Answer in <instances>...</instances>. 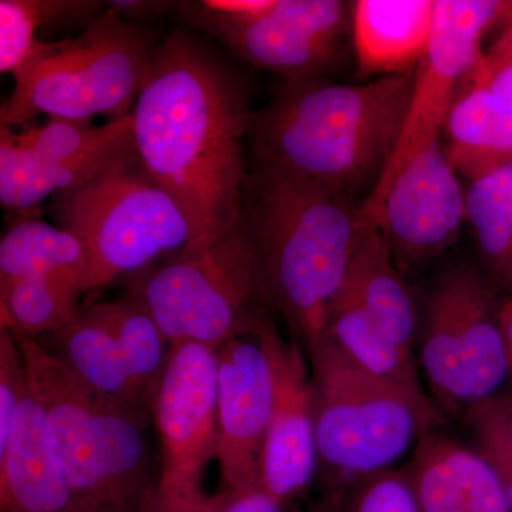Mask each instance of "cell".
<instances>
[{
	"label": "cell",
	"instance_id": "6da1fadb",
	"mask_svg": "<svg viewBox=\"0 0 512 512\" xmlns=\"http://www.w3.org/2000/svg\"><path fill=\"white\" fill-rule=\"evenodd\" d=\"M252 111L244 87L185 33L156 47L131 110L133 141L151 177L177 201L198 251L244 214Z\"/></svg>",
	"mask_w": 512,
	"mask_h": 512
},
{
	"label": "cell",
	"instance_id": "7a4b0ae2",
	"mask_svg": "<svg viewBox=\"0 0 512 512\" xmlns=\"http://www.w3.org/2000/svg\"><path fill=\"white\" fill-rule=\"evenodd\" d=\"M414 77L409 70L357 86L288 80L268 106L251 113V156L350 200L372 194L402 136Z\"/></svg>",
	"mask_w": 512,
	"mask_h": 512
},
{
	"label": "cell",
	"instance_id": "3957f363",
	"mask_svg": "<svg viewBox=\"0 0 512 512\" xmlns=\"http://www.w3.org/2000/svg\"><path fill=\"white\" fill-rule=\"evenodd\" d=\"M244 214L259 245L275 308L293 339L323 335L362 238L359 208L345 195L262 158H249Z\"/></svg>",
	"mask_w": 512,
	"mask_h": 512
},
{
	"label": "cell",
	"instance_id": "277c9868",
	"mask_svg": "<svg viewBox=\"0 0 512 512\" xmlns=\"http://www.w3.org/2000/svg\"><path fill=\"white\" fill-rule=\"evenodd\" d=\"M79 512H137L150 488L148 410L104 399L37 339L15 335Z\"/></svg>",
	"mask_w": 512,
	"mask_h": 512
},
{
	"label": "cell",
	"instance_id": "5b68a950",
	"mask_svg": "<svg viewBox=\"0 0 512 512\" xmlns=\"http://www.w3.org/2000/svg\"><path fill=\"white\" fill-rule=\"evenodd\" d=\"M47 210L57 227L82 242L84 293L121 276L143 275L191 245L184 211L148 173L134 143L83 183L55 195Z\"/></svg>",
	"mask_w": 512,
	"mask_h": 512
},
{
	"label": "cell",
	"instance_id": "8992f818",
	"mask_svg": "<svg viewBox=\"0 0 512 512\" xmlns=\"http://www.w3.org/2000/svg\"><path fill=\"white\" fill-rule=\"evenodd\" d=\"M138 299L171 346L218 349L255 336L272 319L274 296L258 242L247 220L198 251L183 252L134 282Z\"/></svg>",
	"mask_w": 512,
	"mask_h": 512
},
{
	"label": "cell",
	"instance_id": "52a82bcc",
	"mask_svg": "<svg viewBox=\"0 0 512 512\" xmlns=\"http://www.w3.org/2000/svg\"><path fill=\"white\" fill-rule=\"evenodd\" d=\"M156 49L141 30L107 9L82 35L40 42L13 74L15 87L0 109V126H29L36 117L110 120L127 116L143 90Z\"/></svg>",
	"mask_w": 512,
	"mask_h": 512
},
{
	"label": "cell",
	"instance_id": "ba28073f",
	"mask_svg": "<svg viewBox=\"0 0 512 512\" xmlns=\"http://www.w3.org/2000/svg\"><path fill=\"white\" fill-rule=\"evenodd\" d=\"M308 352L318 457L345 484L392 468L443 420L360 370L325 335Z\"/></svg>",
	"mask_w": 512,
	"mask_h": 512
},
{
	"label": "cell",
	"instance_id": "9c48e42d",
	"mask_svg": "<svg viewBox=\"0 0 512 512\" xmlns=\"http://www.w3.org/2000/svg\"><path fill=\"white\" fill-rule=\"evenodd\" d=\"M497 293L476 266L447 269L431 292L420 339V366L450 410L495 396L508 377Z\"/></svg>",
	"mask_w": 512,
	"mask_h": 512
},
{
	"label": "cell",
	"instance_id": "30bf717a",
	"mask_svg": "<svg viewBox=\"0 0 512 512\" xmlns=\"http://www.w3.org/2000/svg\"><path fill=\"white\" fill-rule=\"evenodd\" d=\"M500 0H437L429 49L416 67V77L402 136L375 190L360 204V231L380 225L383 202L410 164L439 141L458 89L481 53L487 30L503 18Z\"/></svg>",
	"mask_w": 512,
	"mask_h": 512
},
{
	"label": "cell",
	"instance_id": "8fae6325",
	"mask_svg": "<svg viewBox=\"0 0 512 512\" xmlns=\"http://www.w3.org/2000/svg\"><path fill=\"white\" fill-rule=\"evenodd\" d=\"M160 436L161 474L168 493L195 497L218 450L217 349L200 343L171 346L163 375L148 396Z\"/></svg>",
	"mask_w": 512,
	"mask_h": 512
},
{
	"label": "cell",
	"instance_id": "7c38bea8",
	"mask_svg": "<svg viewBox=\"0 0 512 512\" xmlns=\"http://www.w3.org/2000/svg\"><path fill=\"white\" fill-rule=\"evenodd\" d=\"M467 218L466 194L440 141L431 144L394 180L380 225L402 274L417 271L453 248Z\"/></svg>",
	"mask_w": 512,
	"mask_h": 512
},
{
	"label": "cell",
	"instance_id": "4fadbf2b",
	"mask_svg": "<svg viewBox=\"0 0 512 512\" xmlns=\"http://www.w3.org/2000/svg\"><path fill=\"white\" fill-rule=\"evenodd\" d=\"M221 488L255 490L275 404V370L264 336L229 340L217 349Z\"/></svg>",
	"mask_w": 512,
	"mask_h": 512
},
{
	"label": "cell",
	"instance_id": "5bb4252c",
	"mask_svg": "<svg viewBox=\"0 0 512 512\" xmlns=\"http://www.w3.org/2000/svg\"><path fill=\"white\" fill-rule=\"evenodd\" d=\"M271 350L275 404L259 460V487L282 507L301 497L318 464L312 384L301 343L282 338L274 318L259 330Z\"/></svg>",
	"mask_w": 512,
	"mask_h": 512
},
{
	"label": "cell",
	"instance_id": "9a60e30c",
	"mask_svg": "<svg viewBox=\"0 0 512 512\" xmlns=\"http://www.w3.org/2000/svg\"><path fill=\"white\" fill-rule=\"evenodd\" d=\"M346 25L345 2L275 0L264 15L218 39L252 66L286 80L318 79L335 59Z\"/></svg>",
	"mask_w": 512,
	"mask_h": 512
},
{
	"label": "cell",
	"instance_id": "2e32d148",
	"mask_svg": "<svg viewBox=\"0 0 512 512\" xmlns=\"http://www.w3.org/2000/svg\"><path fill=\"white\" fill-rule=\"evenodd\" d=\"M403 470L421 512H512L490 463L436 429L421 434Z\"/></svg>",
	"mask_w": 512,
	"mask_h": 512
},
{
	"label": "cell",
	"instance_id": "e0dca14e",
	"mask_svg": "<svg viewBox=\"0 0 512 512\" xmlns=\"http://www.w3.org/2000/svg\"><path fill=\"white\" fill-rule=\"evenodd\" d=\"M0 512H79L29 383L12 439L0 454Z\"/></svg>",
	"mask_w": 512,
	"mask_h": 512
},
{
	"label": "cell",
	"instance_id": "ac0fdd59",
	"mask_svg": "<svg viewBox=\"0 0 512 512\" xmlns=\"http://www.w3.org/2000/svg\"><path fill=\"white\" fill-rule=\"evenodd\" d=\"M437 0H360L353 12L357 63L365 73L409 72L429 49Z\"/></svg>",
	"mask_w": 512,
	"mask_h": 512
},
{
	"label": "cell",
	"instance_id": "d6986e66",
	"mask_svg": "<svg viewBox=\"0 0 512 512\" xmlns=\"http://www.w3.org/2000/svg\"><path fill=\"white\" fill-rule=\"evenodd\" d=\"M340 291L390 338L414 352L419 328L416 301L404 275L394 264L383 225L363 232Z\"/></svg>",
	"mask_w": 512,
	"mask_h": 512
},
{
	"label": "cell",
	"instance_id": "ffe728a7",
	"mask_svg": "<svg viewBox=\"0 0 512 512\" xmlns=\"http://www.w3.org/2000/svg\"><path fill=\"white\" fill-rule=\"evenodd\" d=\"M43 338L37 340L94 393L148 410L146 393L131 376L119 340L93 303L83 305L72 322Z\"/></svg>",
	"mask_w": 512,
	"mask_h": 512
},
{
	"label": "cell",
	"instance_id": "44dd1931",
	"mask_svg": "<svg viewBox=\"0 0 512 512\" xmlns=\"http://www.w3.org/2000/svg\"><path fill=\"white\" fill-rule=\"evenodd\" d=\"M323 335L367 375L407 394L424 409L440 413L423 389L412 350L384 333L345 292L339 291L330 303Z\"/></svg>",
	"mask_w": 512,
	"mask_h": 512
},
{
	"label": "cell",
	"instance_id": "7402d4cb",
	"mask_svg": "<svg viewBox=\"0 0 512 512\" xmlns=\"http://www.w3.org/2000/svg\"><path fill=\"white\" fill-rule=\"evenodd\" d=\"M133 143L131 140L77 160L55 163L30 156L13 143L8 128L0 126V202L8 210H35L92 177Z\"/></svg>",
	"mask_w": 512,
	"mask_h": 512
},
{
	"label": "cell",
	"instance_id": "603a6c76",
	"mask_svg": "<svg viewBox=\"0 0 512 512\" xmlns=\"http://www.w3.org/2000/svg\"><path fill=\"white\" fill-rule=\"evenodd\" d=\"M83 295L76 272L23 278L0 285V328L13 335L43 338L76 318L83 306Z\"/></svg>",
	"mask_w": 512,
	"mask_h": 512
},
{
	"label": "cell",
	"instance_id": "cb8c5ba5",
	"mask_svg": "<svg viewBox=\"0 0 512 512\" xmlns=\"http://www.w3.org/2000/svg\"><path fill=\"white\" fill-rule=\"evenodd\" d=\"M86 251L72 232L56 224L26 218L0 241V285L23 278L82 272Z\"/></svg>",
	"mask_w": 512,
	"mask_h": 512
},
{
	"label": "cell",
	"instance_id": "d4e9b609",
	"mask_svg": "<svg viewBox=\"0 0 512 512\" xmlns=\"http://www.w3.org/2000/svg\"><path fill=\"white\" fill-rule=\"evenodd\" d=\"M466 212L485 261L507 278L512 264V161L471 181Z\"/></svg>",
	"mask_w": 512,
	"mask_h": 512
},
{
	"label": "cell",
	"instance_id": "484cf974",
	"mask_svg": "<svg viewBox=\"0 0 512 512\" xmlns=\"http://www.w3.org/2000/svg\"><path fill=\"white\" fill-rule=\"evenodd\" d=\"M93 305L119 340L128 370L146 393L148 406V396L170 357V342L146 306L130 293L120 301Z\"/></svg>",
	"mask_w": 512,
	"mask_h": 512
},
{
	"label": "cell",
	"instance_id": "4316f807",
	"mask_svg": "<svg viewBox=\"0 0 512 512\" xmlns=\"http://www.w3.org/2000/svg\"><path fill=\"white\" fill-rule=\"evenodd\" d=\"M6 128L16 146L30 156L55 163L77 160L133 140L131 113L100 126L93 120L49 119L42 126L23 127L22 133Z\"/></svg>",
	"mask_w": 512,
	"mask_h": 512
},
{
	"label": "cell",
	"instance_id": "83f0119b",
	"mask_svg": "<svg viewBox=\"0 0 512 512\" xmlns=\"http://www.w3.org/2000/svg\"><path fill=\"white\" fill-rule=\"evenodd\" d=\"M101 2L84 0H0V72L15 74L37 45V30L66 20L96 19Z\"/></svg>",
	"mask_w": 512,
	"mask_h": 512
},
{
	"label": "cell",
	"instance_id": "f1b7e54d",
	"mask_svg": "<svg viewBox=\"0 0 512 512\" xmlns=\"http://www.w3.org/2000/svg\"><path fill=\"white\" fill-rule=\"evenodd\" d=\"M481 94L485 109L490 113L505 156L512 160V26H505L487 52L464 76Z\"/></svg>",
	"mask_w": 512,
	"mask_h": 512
},
{
	"label": "cell",
	"instance_id": "f546056e",
	"mask_svg": "<svg viewBox=\"0 0 512 512\" xmlns=\"http://www.w3.org/2000/svg\"><path fill=\"white\" fill-rule=\"evenodd\" d=\"M476 450L494 468L512 510V394L497 393L466 410Z\"/></svg>",
	"mask_w": 512,
	"mask_h": 512
},
{
	"label": "cell",
	"instance_id": "4dcf8cb0",
	"mask_svg": "<svg viewBox=\"0 0 512 512\" xmlns=\"http://www.w3.org/2000/svg\"><path fill=\"white\" fill-rule=\"evenodd\" d=\"M343 512H421L404 470L377 471L348 484Z\"/></svg>",
	"mask_w": 512,
	"mask_h": 512
},
{
	"label": "cell",
	"instance_id": "1f68e13d",
	"mask_svg": "<svg viewBox=\"0 0 512 512\" xmlns=\"http://www.w3.org/2000/svg\"><path fill=\"white\" fill-rule=\"evenodd\" d=\"M278 501L271 495L255 490H234L221 488L217 494L205 497L202 512H284Z\"/></svg>",
	"mask_w": 512,
	"mask_h": 512
},
{
	"label": "cell",
	"instance_id": "d6a6232c",
	"mask_svg": "<svg viewBox=\"0 0 512 512\" xmlns=\"http://www.w3.org/2000/svg\"><path fill=\"white\" fill-rule=\"evenodd\" d=\"M205 494L181 497L151 484L138 505L137 512H202Z\"/></svg>",
	"mask_w": 512,
	"mask_h": 512
},
{
	"label": "cell",
	"instance_id": "836d02e7",
	"mask_svg": "<svg viewBox=\"0 0 512 512\" xmlns=\"http://www.w3.org/2000/svg\"><path fill=\"white\" fill-rule=\"evenodd\" d=\"M177 3L171 2H136V0H116L109 2V9L116 12L120 18H147L156 16L165 10L173 8Z\"/></svg>",
	"mask_w": 512,
	"mask_h": 512
},
{
	"label": "cell",
	"instance_id": "e575fe53",
	"mask_svg": "<svg viewBox=\"0 0 512 512\" xmlns=\"http://www.w3.org/2000/svg\"><path fill=\"white\" fill-rule=\"evenodd\" d=\"M346 495H348V484L336 485L319 498L311 512H343Z\"/></svg>",
	"mask_w": 512,
	"mask_h": 512
},
{
	"label": "cell",
	"instance_id": "d590c367",
	"mask_svg": "<svg viewBox=\"0 0 512 512\" xmlns=\"http://www.w3.org/2000/svg\"><path fill=\"white\" fill-rule=\"evenodd\" d=\"M500 330L507 359H512V298L501 301Z\"/></svg>",
	"mask_w": 512,
	"mask_h": 512
},
{
	"label": "cell",
	"instance_id": "8d00e7d4",
	"mask_svg": "<svg viewBox=\"0 0 512 512\" xmlns=\"http://www.w3.org/2000/svg\"><path fill=\"white\" fill-rule=\"evenodd\" d=\"M501 20L505 22V26H512V2H505L503 18Z\"/></svg>",
	"mask_w": 512,
	"mask_h": 512
},
{
	"label": "cell",
	"instance_id": "74e56055",
	"mask_svg": "<svg viewBox=\"0 0 512 512\" xmlns=\"http://www.w3.org/2000/svg\"><path fill=\"white\" fill-rule=\"evenodd\" d=\"M508 377L512 380V359L508 360Z\"/></svg>",
	"mask_w": 512,
	"mask_h": 512
},
{
	"label": "cell",
	"instance_id": "f35d334b",
	"mask_svg": "<svg viewBox=\"0 0 512 512\" xmlns=\"http://www.w3.org/2000/svg\"><path fill=\"white\" fill-rule=\"evenodd\" d=\"M507 279H508V281L512 282V264L510 266V271H508Z\"/></svg>",
	"mask_w": 512,
	"mask_h": 512
}]
</instances>
